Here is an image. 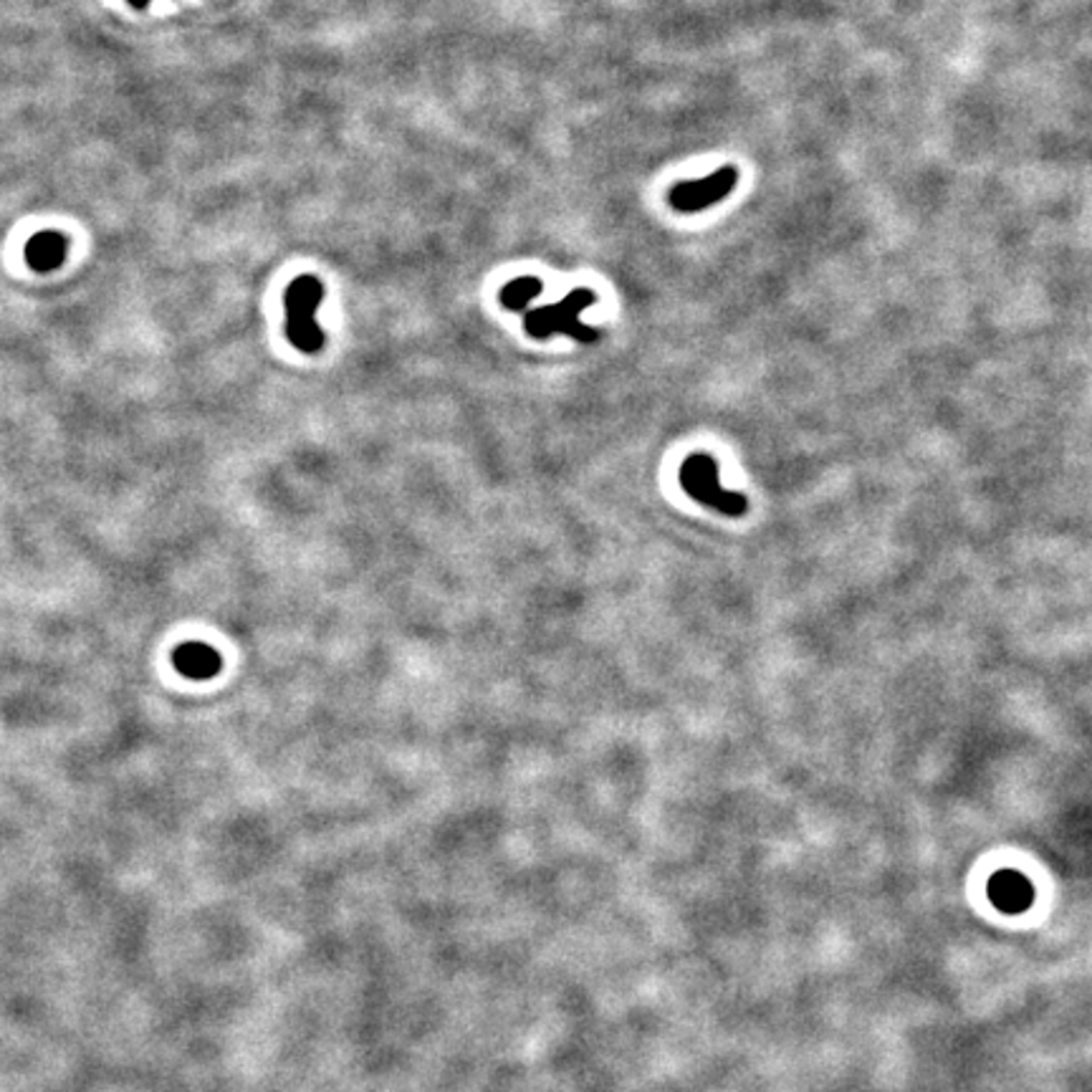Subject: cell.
I'll return each instance as SVG.
<instances>
[{
  "label": "cell",
  "instance_id": "6da1fadb",
  "mask_svg": "<svg viewBox=\"0 0 1092 1092\" xmlns=\"http://www.w3.org/2000/svg\"><path fill=\"white\" fill-rule=\"evenodd\" d=\"M324 299V287L317 276H299L289 284L284 294V306H287V337L296 350L304 355H317L327 344V337L319 329L317 313L319 304Z\"/></svg>",
  "mask_w": 1092,
  "mask_h": 1092
},
{
  "label": "cell",
  "instance_id": "7a4b0ae2",
  "mask_svg": "<svg viewBox=\"0 0 1092 1092\" xmlns=\"http://www.w3.org/2000/svg\"><path fill=\"white\" fill-rule=\"evenodd\" d=\"M595 301H597L595 291L576 289L569 296H564L562 301H557V304L541 306V309L526 313V319H524L526 334L534 339H549V337H554V334H567V337H572L576 341H585V344L587 341H595L597 329L587 327V324L580 322V313L585 309H590V306H595Z\"/></svg>",
  "mask_w": 1092,
  "mask_h": 1092
},
{
  "label": "cell",
  "instance_id": "3957f363",
  "mask_svg": "<svg viewBox=\"0 0 1092 1092\" xmlns=\"http://www.w3.org/2000/svg\"><path fill=\"white\" fill-rule=\"evenodd\" d=\"M681 486L693 501L703 503V506L716 508V511L726 514V517H743L749 511V501L741 494H733V491L721 489L719 484V463L714 461L705 453H696V456H688L681 466Z\"/></svg>",
  "mask_w": 1092,
  "mask_h": 1092
},
{
  "label": "cell",
  "instance_id": "277c9868",
  "mask_svg": "<svg viewBox=\"0 0 1092 1092\" xmlns=\"http://www.w3.org/2000/svg\"><path fill=\"white\" fill-rule=\"evenodd\" d=\"M736 167H721L714 175L701 177V180L677 183L675 188L670 190V205L681 212L705 210L719 203L721 198H726V195L736 188Z\"/></svg>",
  "mask_w": 1092,
  "mask_h": 1092
},
{
  "label": "cell",
  "instance_id": "5b68a950",
  "mask_svg": "<svg viewBox=\"0 0 1092 1092\" xmlns=\"http://www.w3.org/2000/svg\"><path fill=\"white\" fill-rule=\"evenodd\" d=\"M989 898L1001 913H1024L1034 903V888L1022 872L999 870L989 881Z\"/></svg>",
  "mask_w": 1092,
  "mask_h": 1092
},
{
  "label": "cell",
  "instance_id": "8992f818",
  "mask_svg": "<svg viewBox=\"0 0 1092 1092\" xmlns=\"http://www.w3.org/2000/svg\"><path fill=\"white\" fill-rule=\"evenodd\" d=\"M172 665L175 670L190 681H210L221 673L223 660L218 651H212L205 642H183L172 653Z\"/></svg>",
  "mask_w": 1092,
  "mask_h": 1092
},
{
  "label": "cell",
  "instance_id": "52a82bcc",
  "mask_svg": "<svg viewBox=\"0 0 1092 1092\" xmlns=\"http://www.w3.org/2000/svg\"><path fill=\"white\" fill-rule=\"evenodd\" d=\"M66 251H69V240L56 231H43L36 233L26 245V263L33 271H56L66 259Z\"/></svg>",
  "mask_w": 1092,
  "mask_h": 1092
},
{
  "label": "cell",
  "instance_id": "ba28073f",
  "mask_svg": "<svg viewBox=\"0 0 1092 1092\" xmlns=\"http://www.w3.org/2000/svg\"><path fill=\"white\" fill-rule=\"evenodd\" d=\"M541 282L536 276H521L514 278L511 284H506L501 291V304L508 311H521L529 306V301H534L541 294Z\"/></svg>",
  "mask_w": 1092,
  "mask_h": 1092
},
{
  "label": "cell",
  "instance_id": "9c48e42d",
  "mask_svg": "<svg viewBox=\"0 0 1092 1092\" xmlns=\"http://www.w3.org/2000/svg\"><path fill=\"white\" fill-rule=\"evenodd\" d=\"M130 3L134 5V8H144V5H147L150 0H130Z\"/></svg>",
  "mask_w": 1092,
  "mask_h": 1092
}]
</instances>
